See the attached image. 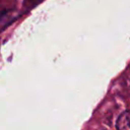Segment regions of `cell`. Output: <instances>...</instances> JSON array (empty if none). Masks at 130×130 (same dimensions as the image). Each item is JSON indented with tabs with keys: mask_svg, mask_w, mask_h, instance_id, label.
<instances>
[{
	"mask_svg": "<svg viewBox=\"0 0 130 130\" xmlns=\"http://www.w3.org/2000/svg\"><path fill=\"white\" fill-rule=\"evenodd\" d=\"M117 130H130V110L122 112L116 121Z\"/></svg>",
	"mask_w": 130,
	"mask_h": 130,
	"instance_id": "cell-1",
	"label": "cell"
}]
</instances>
